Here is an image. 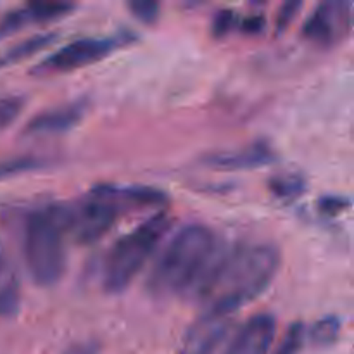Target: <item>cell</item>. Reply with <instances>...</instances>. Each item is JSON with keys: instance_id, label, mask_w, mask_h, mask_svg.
Masks as SVG:
<instances>
[{"instance_id": "cell-1", "label": "cell", "mask_w": 354, "mask_h": 354, "mask_svg": "<svg viewBox=\"0 0 354 354\" xmlns=\"http://www.w3.org/2000/svg\"><path fill=\"white\" fill-rule=\"evenodd\" d=\"M280 268V252L272 244H237L218 251L206 275L194 289L204 317L227 318L258 299Z\"/></svg>"}, {"instance_id": "cell-2", "label": "cell", "mask_w": 354, "mask_h": 354, "mask_svg": "<svg viewBox=\"0 0 354 354\" xmlns=\"http://www.w3.org/2000/svg\"><path fill=\"white\" fill-rule=\"evenodd\" d=\"M220 251L216 234L203 223L176 230L156 259L147 289L156 297L194 292Z\"/></svg>"}, {"instance_id": "cell-3", "label": "cell", "mask_w": 354, "mask_h": 354, "mask_svg": "<svg viewBox=\"0 0 354 354\" xmlns=\"http://www.w3.org/2000/svg\"><path fill=\"white\" fill-rule=\"evenodd\" d=\"M69 230L71 209L68 204H47L26 216L23 254L31 280L40 287L61 282L68 261Z\"/></svg>"}, {"instance_id": "cell-4", "label": "cell", "mask_w": 354, "mask_h": 354, "mask_svg": "<svg viewBox=\"0 0 354 354\" xmlns=\"http://www.w3.org/2000/svg\"><path fill=\"white\" fill-rule=\"evenodd\" d=\"M171 228V218L161 211L123 235L106 256L102 287L107 294H121L145 268L149 259Z\"/></svg>"}, {"instance_id": "cell-5", "label": "cell", "mask_w": 354, "mask_h": 354, "mask_svg": "<svg viewBox=\"0 0 354 354\" xmlns=\"http://www.w3.org/2000/svg\"><path fill=\"white\" fill-rule=\"evenodd\" d=\"M71 209V237L80 244H93L102 239L116 225L123 207L104 192L102 187H95L85 199Z\"/></svg>"}, {"instance_id": "cell-6", "label": "cell", "mask_w": 354, "mask_h": 354, "mask_svg": "<svg viewBox=\"0 0 354 354\" xmlns=\"http://www.w3.org/2000/svg\"><path fill=\"white\" fill-rule=\"evenodd\" d=\"M120 37H86L78 38L68 45H62L48 57L33 68L37 75H59L76 71L90 64L102 61L121 45Z\"/></svg>"}, {"instance_id": "cell-7", "label": "cell", "mask_w": 354, "mask_h": 354, "mask_svg": "<svg viewBox=\"0 0 354 354\" xmlns=\"http://www.w3.org/2000/svg\"><path fill=\"white\" fill-rule=\"evenodd\" d=\"M353 26V3L328 0L320 3L306 19L303 37L318 47H334L344 40Z\"/></svg>"}, {"instance_id": "cell-8", "label": "cell", "mask_w": 354, "mask_h": 354, "mask_svg": "<svg viewBox=\"0 0 354 354\" xmlns=\"http://www.w3.org/2000/svg\"><path fill=\"white\" fill-rule=\"evenodd\" d=\"M275 334L277 320L273 315H254L234 335L223 354H270Z\"/></svg>"}, {"instance_id": "cell-9", "label": "cell", "mask_w": 354, "mask_h": 354, "mask_svg": "<svg viewBox=\"0 0 354 354\" xmlns=\"http://www.w3.org/2000/svg\"><path fill=\"white\" fill-rule=\"evenodd\" d=\"M85 102H69L52 107L31 118L24 127L23 135L26 137H47V135L66 133L75 128L85 116Z\"/></svg>"}, {"instance_id": "cell-10", "label": "cell", "mask_w": 354, "mask_h": 354, "mask_svg": "<svg viewBox=\"0 0 354 354\" xmlns=\"http://www.w3.org/2000/svg\"><path fill=\"white\" fill-rule=\"evenodd\" d=\"M73 9L75 3L68 2H31L19 9L10 10L0 19V38L10 37L31 23H47L68 16Z\"/></svg>"}, {"instance_id": "cell-11", "label": "cell", "mask_w": 354, "mask_h": 354, "mask_svg": "<svg viewBox=\"0 0 354 354\" xmlns=\"http://www.w3.org/2000/svg\"><path fill=\"white\" fill-rule=\"evenodd\" d=\"M275 161V152L266 142H254L248 147L237 149V151H228L223 154H214L207 159V165L216 169H254L263 168Z\"/></svg>"}, {"instance_id": "cell-12", "label": "cell", "mask_w": 354, "mask_h": 354, "mask_svg": "<svg viewBox=\"0 0 354 354\" xmlns=\"http://www.w3.org/2000/svg\"><path fill=\"white\" fill-rule=\"evenodd\" d=\"M55 38L54 33H44V35H35V37L28 38V40L21 41V44L14 45L10 50H7L6 54L0 57V66L14 64V62H19L23 59L31 57L37 52L44 50L48 44H52V40Z\"/></svg>"}, {"instance_id": "cell-13", "label": "cell", "mask_w": 354, "mask_h": 354, "mask_svg": "<svg viewBox=\"0 0 354 354\" xmlns=\"http://www.w3.org/2000/svg\"><path fill=\"white\" fill-rule=\"evenodd\" d=\"M342 330V320L339 317H324L311 327L310 339L318 348H328L337 342Z\"/></svg>"}, {"instance_id": "cell-14", "label": "cell", "mask_w": 354, "mask_h": 354, "mask_svg": "<svg viewBox=\"0 0 354 354\" xmlns=\"http://www.w3.org/2000/svg\"><path fill=\"white\" fill-rule=\"evenodd\" d=\"M44 166L45 161L37 156H16V158L3 159V161H0V180L35 171L38 168H44Z\"/></svg>"}, {"instance_id": "cell-15", "label": "cell", "mask_w": 354, "mask_h": 354, "mask_svg": "<svg viewBox=\"0 0 354 354\" xmlns=\"http://www.w3.org/2000/svg\"><path fill=\"white\" fill-rule=\"evenodd\" d=\"M21 292L16 279L9 277L0 282V317L10 318L19 311Z\"/></svg>"}, {"instance_id": "cell-16", "label": "cell", "mask_w": 354, "mask_h": 354, "mask_svg": "<svg viewBox=\"0 0 354 354\" xmlns=\"http://www.w3.org/2000/svg\"><path fill=\"white\" fill-rule=\"evenodd\" d=\"M304 341H306V327L301 322H296L287 328L275 354H299L303 351Z\"/></svg>"}, {"instance_id": "cell-17", "label": "cell", "mask_w": 354, "mask_h": 354, "mask_svg": "<svg viewBox=\"0 0 354 354\" xmlns=\"http://www.w3.org/2000/svg\"><path fill=\"white\" fill-rule=\"evenodd\" d=\"M24 104H26V100L21 95L0 97V131L6 130L17 120Z\"/></svg>"}, {"instance_id": "cell-18", "label": "cell", "mask_w": 354, "mask_h": 354, "mask_svg": "<svg viewBox=\"0 0 354 354\" xmlns=\"http://www.w3.org/2000/svg\"><path fill=\"white\" fill-rule=\"evenodd\" d=\"M128 9L131 10V14H133L138 21H142V23H145V24H152L158 21L161 7H159L158 2L137 0V2L128 3Z\"/></svg>"}, {"instance_id": "cell-19", "label": "cell", "mask_w": 354, "mask_h": 354, "mask_svg": "<svg viewBox=\"0 0 354 354\" xmlns=\"http://www.w3.org/2000/svg\"><path fill=\"white\" fill-rule=\"evenodd\" d=\"M270 189L279 197H294L299 196L303 190V180L299 176H282V178H273L270 183Z\"/></svg>"}, {"instance_id": "cell-20", "label": "cell", "mask_w": 354, "mask_h": 354, "mask_svg": "<svg viewBox=\"0 0 354 354\" xmlns=\"http://www.w3.org/2000/svg\"><path fill=\"white\" fill-rule=\"evenodd\" d=\"M235 19L237 17H235V12H232V10H223V12L218 14L213 24L214 35L216 37H223L225 33H228L235 26Z\"/></svg>"}, {"instance_id": "cell-21", "label": "cell", "mask_w": 354, "mask_h": 354, "mask_svg": "<svg viewBox=\"0 0 354 354\" xmlns=\"http://www.w3.org/2000/svg\"><path fill=\"white\" fill-rule=\"evenodd\" d=\"M62 354H100V344L95 341H80L69 346Z\"/></svg>"}, {"instance_id": "cell-22", "label": "cell", "mask_w": 354, "mask_h": 354, "mask_svg": "<svg viewBox=\"0 0 354 354\" xmlns=\"http://www.w3.org/2000/svg\"><path fill=\"white\" fill-rule=\"evenodd\" d=\"M299 9H301V3H297V2L286 3V6L282 7V10H280L279 21H277V26H279V30H283V28H286L287 24L294 19V16H296L297 10Z\"/></svg>"}, {"instance_id": "cell-23", "label": "cell", "mask_w": 354, "mask_h": 354, "mask_svg": "<svg viewBox=\"0 0 354 354\" xmlns=\"http://www.w3.org/2000/svg\"><path fill=\"white\" fill-rule=\"evenodd\" d=\"M346 206H348V203H344L342 197H325L320 201V207L325 213H341Z\"/></svg>"}, {"instance_id": "cell-24", "label": "cell", "mask_w": 354, "mask_h": 354, "mask_svg": "<svg viewBox=\"0 0 354 354\" xmlns=\"http://www.w3.org/2000/svg\"><path fill=\"white\" fill-rule=\"evenodd\" d=\"M263 24H265V19H263L261 16H251L248 17V19H244V23H242V30L258 33V31L263 30Z\"/></svg>"}, {"instance_id": "cell-25", "label": "cell", "mask_w": 354, "mask_h": 354, "mask_svg": "<svg viewBox=\"0 0 354 354\" xmlns=\"http://www.w3.org/2000/svg\"><path fill=\"white\" fill-rule=\"evenodd\" d=\"M3 272V252H2V248H0V275H2Z\"/></svg>"}]
</instances>
